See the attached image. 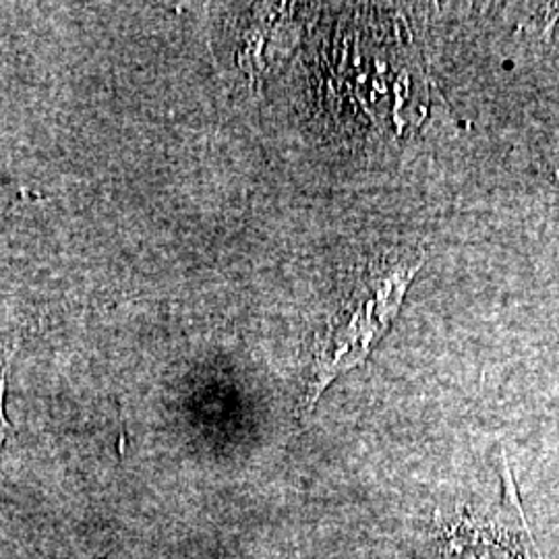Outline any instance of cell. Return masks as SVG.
Here are the masks:
<instances>
[{
	"label": "cell",
	"instance_id": "obj_1",
	"mask_svg": "<svg viewBox=\"0 0 559 559\" xmlns=\"http://www.w3.org/2000/svg\"><path fill=\"white\" fill-rule=\"evenodd\" d=\"M417 258L411 255L392 265L376 267L357 286V293L334 318L318 348L307 399L302 402L305 411H311L330 381L362 362L373 344L385 334L390 321L399 313L406 286L420 267Z\"/></svg>",
	"mask_w": 559,
	"mask_h": 559
},
{
	"label": "cell",
	"instance_id": "obj_2",
	"mask_svg": "<svg viewBox=\"0 0 559 559\" xmlns=\"http://www.w3.org/2000/svg\"><path fill=\"white\" fill-rule=\"evenodd\" d=\"M15 350H17L15 340H0V448L4 443V438L13 431L4 417V390H7V376H9V367Z\"/></svg>",
	"mask_w": 559,
	"mask_h": 559
}]
</instances>
